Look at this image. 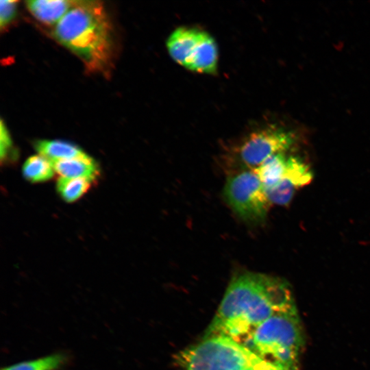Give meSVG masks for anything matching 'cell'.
Returning <instances> with one entry per match:
<instances>
[{"label":"cell","mask_w":370,"mask_h":370,"mask_svg":"<svg viewBox=\"0 0 370 370\" xmlns=\"http://www.w3.org/2000/svg\"><path fill=\"white\" fill-rule=\"evenodd\" d=\"M297 311L289 284L273 276L246 272L230 282L205 336H225L238 343L270 317Z\"/></svg>","instance_id":"obj_1"},{"label":"cell","mask_w":370,"mask_h":370,"mask_svg":"<svg viewBox=\"0 0 370 370\" xmlns=\"http://www.w3.org/2000/svg\"><path fill=\"white\" fill-rule=\"evenodd\" d=\"M53 34L83 62L88 71L109 74L114 42L112 23L102 1H75L56 25Z\"/></svg>","instance_id":"obj_2"},{"label":"cell","mask_w":370,"mask_h":370,"mask_svg":"<svg viewBox=\"0 0 370 370\" xmlns=\"http://www.w3.org/2000/svg\"><path fill=\"white\" fill-rule=\"evenodd\" d=\"M241 344L280 370H298L304 338L297 310L270 317Z\"/></svg>","instance_id":"obj_3"},{"label":"cell","mask_w":370,"mask_h":370,"mask_svg":"<svg viewBox=\"0 0 370 370\" xmlns=\"http://www.w3.org/2000/svg\"><path fill=\"white\" fill-rule=\"evenodd\" d=\"M176 360L184 370H280L225 336L206 337L180 352Z\"/></svg>","instance_id":"obj_4"},{"label":"cell","mask_w":370,"mask_h":370,"mask_svg":"<svg viewBox=\"0 0 370 370\" xmlns=\"http://www.w3.org/2000/svg\"><path fill=\"white\" fill-rule=\"evenodd\" d=\"M223 193L232 209L243 219L258 223L265 219L271 202L254 170L243 171L230 176Z\"/></svg>","instance_id":"obj_5"},{"label":"cell","mask_w":370,"mask_h":370,"mask_svg":"<svg viewBox=\"0 0 370 370\" xmlns=\"http://www.w3.org/2000/svg\"><path fill=\"white\" fill-rule=\"evenodd\" d=\"M295 135L281 128L271 127L250 134L238 150L241 162L253 170L270 157L284 153L295 143Z\"/></svg>","instance_id":"obj_6"},{"label":"cell","mask_w":370,"mask_h":370,"mask_svg":"<svg viewBox=\"0 0 370 370\" xmlns=\"http://www.w3.org/2000/svg\"><path fill=\"white\" fill-rule=\"evenodd\" d=\"M202 31L195 28L180 27L166 40V48L171 58L185 67L197 45Z\"/></svg>","instance_id":"obj_7"},{"label":"cell","mask_w":370,"mask_h":370,"mask_svg":"<svg viewBox=\"0 0 370 370\" xmlns=\"http://www.w3.org/2000/svg\"><path fill=\"white\" fill-rule=\"evenodd\" d=\"M218 48L214 38L207 32H201L200 39L185 68L201 73L213 74L217 71Z\"/></svg>","instance_id":"obj_8"},{"label":"cell","mask_w":370,"mask_h":370,"mask_svg":"<svg viewBox=\"0 0 370 370\" xmlns=\"http://www.w3.org/2000/svg\"><path fill=\"white\" fill-rule=\"evenodd\" d=\"M75 1L30 0L25 1L29 12L40 22L48 25L57 24L75 5Z\"/></svg>","instance_id":"obj_9"},{"label":"cell","mask_w":370,"mask_h":370,"mask_svg":"<svg viewBox=\"0 0 370 370\" xmlns=\"http://www.w3.org/2000/svg\"><path fill=\"white\" fill-rule=\"evenodd\" d=\"M54 171L64 177H84L95 180L99 169L96 162L88 155L56 161H51Z\"/></svg>","instance_id":"obj_10"},{"label":"cell","mask_w":370,"mask_h":370,"mask_svg":"<svg viewBox=\"0 0 370 370\" xmlns=\"http://www.w3.org/2000/svg\"><path fill=\"white\" fill-rule=\"evenodd\" d=\"M40 155L50 161H56L87 156L76 145L61 140H40L34 144Z\"/></svg>","instance_id":"obj_11"},{"label":"cell","mask_w":370,"mask_h":370,"mask_svg":"<svg viewBox=\"0 0 370 370\" xmlns=\"http://www.w3.org/2000/svg\"><path fill=\"white\" fill-rule=\"evenodd\" d=\"M287 158L284 153L274 155L253 169L258 175L265 190L278 184L284 177Z\"/></svg>","instance_id":"obj_12"},{"label":"cell","mask_w":370,"mask_h":370,"mask_svg":"<svg viewBox=\"0 0 370 370\" xmlns=\"http://www.w3.org/2000/svg\"><path fill=\"white\" fill-rule=\"evenodd\" d=\"M22 170L24 177L32 182L47 181L52 178L54 173L51 162L40 154L28 158Z\"/></svg>","instance_id":"obj_13"},{"label":"cell","mask_w":370,"mask_h":370,"mask_svg":"<svg viewBox=\"0 0 370 370\" xmlns=\"http://www.w3.org/2000/svg\"><path fill=\"white\" fill-rule=\"evenodd\" d=\"M94 180L84 177H60L56 189L66 202H73L79 199L90 188Z\"/></svg>","instance_id":"obj_14"},{"label":"cell","mask_w":370,"mask_h":370,"mask_svg":"<svg viewBox=\"0 0 370 370\" xmlns=\"http://www.w3.org/2000/svg\"><path fill=\"white\" fill-rule=\"evenodd\" d=\"M312 178L311 170L301 159L294 156L287 158L284 179L297 188L308 184Z\"/></svg>","instance_id":"obj_15"},{"label":"cell","mask_w":370,"mask_h":370,"mask_svg":"<svg viewBox=\"0 0 370 370\" xmlns=\"http://www.w3.org/2000/svg\"><path fill=\"white\" fill-rule=\"evenodd\" d=\"M65 362V356L53 354L35 360L25 361L3 368L1 370H56Z\"/></svg>","instance_id":"obj_16"},{"label":"cell","mask_w":370,"mask_h":370,"mask_svg":"<svg viewBox=\"0 0 370 370\" xmlns=\"http://www.w3.org/2000/svg\"><path fill=\"white\" fill-rule=\"evenodd\" d=\"M296 188L288 180L283 179L278 184L266 190L271 203L286 205L291 200Z\"/></svg>","instance_id":"obj_17"},{"label":"cell","mask_w":370,"mask_h":370,"mask_svg":"<svg viewBox=\"0 0 370 370\" xmlns=\"http://www.w3.org/2000/svg\"><path fill=\"white\" fill-rule=\"evenodd\" d=\"M17 1H0V27L3 29L14 19L16 13Z\"/></svg>","instance_id":"obj_18"},{"label":"cell","mask_w":370,"mask_h":370,"mask_svg":"<svg viewBox=\"0 0 370 370\" xmlns=\"http://www.w3.org/2000/svg\"><path fill=\"white\" fill-rule=\"evenodd\" d=\"M0 128V155L1 160L3 161L6 160L10 154V151L12 148V142L9 131L2 120Z\"/></svg>","instance_id":"obj_19"}]
</instances>
